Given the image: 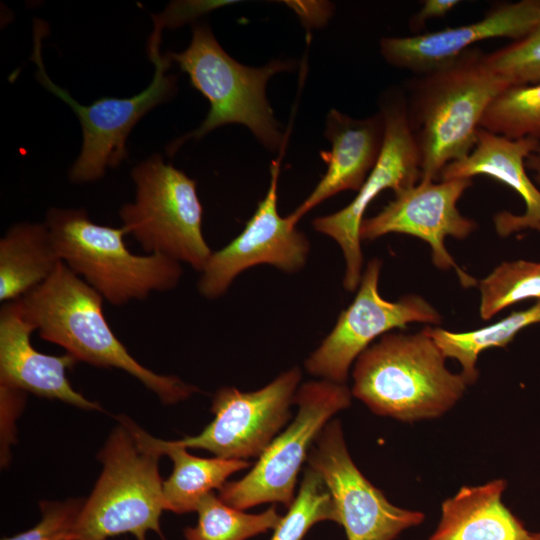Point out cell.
Here are the masks:
<instances>
[{
	"instance_id": "17",
	"label": "cell",
	"mask_w": 540,
	"mask_h": 540,
	"mask_svg": "<svg viewBox=\"0 0 540 540\" xmlns=\"http://www.w3.org/2000/svg\"><path fill=\"white\" fill-rule=\"evenodd\" d=\"M35 331L25 318L18 300L0 310V387L30 392L85 410H99L98 403L75 391L66 370L78 361L69 353L47 355L31 344Z\"/></svg>"
},
{
	"instance_id": "11",
	"label": "cell",
	"mask_w": 540,
	"mask_h": 540,
	"mask_svg": "<svg viewBox=\"0 0 540 540\" xmlns=\"http://www.w3.org/2000/svg\"><path fill=\"white\" fill-rule=\"evenodd\" d=\"M381 266L379 259L368 262L354 300L306 360L310 374L344 384L351 364L377 337L412 322H441L439 312L420 296L407 295L397 301L384 299L378 290Z\"/></svg>"
},
{
	"instance_id": "15",
	"label": "cell",
	"mask_w": 540,
	"mask_h": 540,
	"mask_svg": "<svg viewBox=\"0 0 540 540\" xmlns=\"http://www.w3.org/2000/svg\"><path fill=\"white\" fill-rule=\"evenodd\" d=\"M472 185V179L453 178L436 181L420 180L397 194L378 214L364 218L360 226L361 240H374L388 233H403L428 243L432 261L441 270L453 268L463 286L476 280L459 268L445 247L447 236L465 239L477 227L463 216L457 203Z\"/></svg>"
},
{
	"instance_id": "28",
	"label": "cell",
	"mask_w": 540,
	"mask_h": 540,
	"mask_svg": "<svg viewBox=\"0 0 540 540\" xmlns=\"http://www.w3.org/2000/svg\"><path fill=\"white\" fill-rule=\"evenodd\" d=\"M490 67L510 86L540 82V27L522 39L487 53Z\"/></svg>"
},
{
	"instance_id": "32",
	"label": "cell",
	"mask_w": 540,
	"mask_h": 540,
	"mask_svg": "<svg viewBox=\"0 0 540 540\" xmlns=\"http://www.w3.org/2000/svg\"><path fill=\"white\" fill-rule=\"evenodd\" d=\"M536 539L540 540V533H535Z\"/></svg>"
},
{
	"instance_id": "26",
	"label": "cell",
	"mask_w": 540,
	"mask_h": 540,
	"mask_svg": "<svg viewBox=\"0 0 540 540\" xmlns=\"http://www.w3.org/2000/svg\"><path fill=\"white\" fill-rule=\"evenodd\" d=\"M480 316L489 320L518 302L540 299V262H503L479 281Z\"/></svg>"
},
{
	"instance_id": "31",
	"label": "cell",
	"mask_w": 540,
	"mask_h": 540,
	"mask_svg": "<svg viewBox=\"0 0 540 540\" xmlns=\"http://www.w3.org/2000/svg\"><path fill=\"white\" fill-rule=\"evenodd\" d=\"M526 168L533 172L534 181L540 186V142L526 159Z\"/></svg>"
},
{
	"instance_id": "1",
	"label": "cell",
	"mask_w": 540,
	"mask_h": 540,
	"mask_svg": "<svg viewBox=\"0 0 540 540\" xmlns=\"http://www.w3.org/2000/svg\"><path fill=\"white\" fill-rule=\"evenodd\" d=\"M486 56L473 47L409 82L406 110L419 151L420 180H439L448 164L472 151L485 111L510 86Z\"/></svg>"
},
{
	"instance_id": "12",
	"label": "cell",
	"mask_w": 540,
	"mask_h": 540,
	"mask_svg": "<svg viewBox=\"0 0 540 540\" xmlns=\"http://www.w3.org/2000/svg\"><path fill=\"white\" fill-rule=\"evenodd\" d=\"M300 379L301 372L294 367L256 391L223 387L213 397L210 424L196 436L173 442L223 459L259 457L290 418Z\"/></svg>"
},
{
	"instance_id": "24",
	"label": "cell",
	"mask_w": 540,
	"mask_h": 540,
	"mask_svg": "<svg viewBox=\"0 0 540 540\" xmlns=\"http://www.w3.org/2000/svg\"><path fill=\"white\" fill-rule=\"evenodd\" d=\"M198 521L184 530L186 540H246L275 529L281 516L275 506L259 514H249L223 502L214 492L199 502Z\"/></svg>"
},
{
	"instance_id": "18",
	"label": "cell",
	"mask_w": 540,
	"mask_h": 540,
	"mask_svg": "<svg viewBox=\"0 0 540 540\" xmlns=\"http://www.w3.org/2000/svg\"><path fill=\"white\" fill-rule=\"evenodd\" d=\"M539 141L533 138L510 139L480 128L472 151L463 159L448 164L439 179L485 175L515 190L523 199L525 211H507L494 216L497 233L507 237L522 230L540 232V190L527 174L526 159Z\"/></svg>"
},
{
	"instance_id": "19",
	"label": "cell",
	"mask_w": 540,
	"mask_h": 540,
	"mask_svg": "<svg viewBox=\"0 0 540 540\" xmlns=\"http://www.w3.org/2000/svg\"><path fill=\"white\" fill-rule=\"evenodd\" d=\"M384 131L380 112L356 119L331 109L325 122V136L331 142V151L320 154L327 163V170L288 219L296 225L308 211L331 196L345 190L358 191L379 158Z\"/></svg>"
},
{
	"instance_id": "8",
	"label": "cell",
	"mask_w": 540,
	"mask_h": 540,
	"mask_svg": "<svg viewBox=\"0 0 540 540\" xmlns=\"http://www.w3.org/2000/svg\"><path fill=\"white\" fill-rule=\"evenodd\" d=\"M154 19L155 27L148 43V55L155 65L152 82L133 97H105L90 105L77 102L47 75L41 53L47 28L42 21H35L31 60L37 66L36 78L74 111L82 127L83 144L69 172L71 182H93L102 178L107 168L117 167L127 158L126 140L132 128L146 113L171 98L175 92V78L167 74L171 60L167 55L162 56L159 50L161 30L165 26L158 18Z\"/></svg>"
},
{
	"instance_id": "25",
	"label": "cell",
	"mask_w": 540,
	"mask_h": 540,
	"mask_svg": "<svg viewBox=\"0 0 540 540\" xmlns=\"http://www.w3.org/2000/svg\"><path fill=\"white\" fill-rule=\"evenodd\" d=\"M480 128L510 139L540 142V82L502 91L485 111Z\"/></svg>"
},
{
	"instance_id": "4",
	"label": "cell",
	"mask_w": 540,
	"mask_h": 540,
	"mask_svg": "<svg viewBox=\"0 0 540 540\" xmlns=\"http://www.w3.org/2000/svg\"><path fill=\"white\" fill-rule=\"evenodd\" d=\"M99 453L103 469L79 512L70 540H106L130 533L146 540L148 531L161 536L164 510L159 439L125 415Z\"/></svg>"
},
{
	"instance_id": "29",
	"label": "cell",
	"mask_w": 540,
	"mask_h": 540,
	"mask_svg": "<svg viewBox=\"0 0 540 540\" xmlns=\"http://www.w3.org/2000/svg\"><path fill=\"white\" fill-rule=\"evenodd\" d=\"M85 500L41 502V519L32 528L2 540H70L71 532Z\"/></svg>"
},
{
	"instance_id": "22",
	"label": "cell",
	"mask_w": 540,
	"mask_h": 540,
	"mask_svg": "<svg viewBox=\"0 0 540 540\" xmlns=\"http://www.w3.org/2000/svg\"><path fill=\"white\" fill-rule=\"evenodd\" d=\"M159 443L173 462L172 473L162 484L164 510L177 514L196 511L202 498L250 466L247 460L196 457L173 441L159 439Z\"/></svg>"
},
{
	"instance_id": "3",
	"label": "cell",
	"mask_w": 540,
	"mask_h": 540,
	"mask_svg": "<svg viewBox=\"0 0 540 540\" xmlns=\"http://www.w3.org/2000/svg\"><path fill=\"white\" fill-rule=\"evenodd\" d=\"M445 359L426 327L414 334L388 332L356 359L351 393L373 413L402 422L440 417L468 386Z\"/></svg>"
},
{
	"instance_id": "5",
	"label": "cell",
	"mask_w": 540,
	"mask_h": 540,
	"mask_svg": "<svg viewBox=\"0 0 540 540\" xmlns=\"http://www.w3.org/2000/svg\"><path fill=\"white\" fill-rule=\"evenodd\" d=\"M45 223L61 261L113 305L144 300L176 287L179 262L129 251L125 228L94 223L84 209L51 208Z\"/></svg>"
},
{
	"instance_id": "27",
	"label": "cell",
	"mask_w": 540,
	"mask_h": 540,
	"mask_svg": "<svg viewBox=\"0 0 540 540\" xmlns=\"http://www.w3.org/2000/svg\"><path fill=\"white\" fill-rule=\"evenodd\" d=\"M274 529L270 540H302L309 529L321 521L339 524L333 498L321 475L308 466L297 496Z\"/></svg>"
},
{
	"instance_id": "13",
	"label": "cell",
	"mask_w": 540,
	"mask_h": 540,
	"mask_svg": "<svg viewBox=\"0 0 540 540\" xmlns=\"http://www.w3.org/2000/svg\"><path fill=\"white\" fill-rule=\"evenodd\" d=\"M306 461L330 491L348 540H394L425 519L420 511L393 505L361 473L347 450L337 419L321 430Z\"/></svg>"
},
{
	"instance_id": "2",
	"label": "cell",
	"mask_w": 540,
	"mask_h": 540,
	"mask_svg": "<svg viewBox=\"0 0 540 540\" xmlns=\"http://www.w3.org/2000/svg\"><path fill=\"white\" fill-rule=\"evenodd\" d=\"M104 298L61 262L53 275L18 299L39 336L78 362L117 368L140 381L165 404L187 399L196 387L140 364L116 337L103 313Z\"/></svg>"
},
{
	"instance_id": "16",
	"label": "cell",
	"mask_w": 540,
	"mask_h": 540,
	"mask_svg": "<svg viewBox=\"0 0 540 540\" xmlns=\"http://www.w3.org/2000/svg\"><path fill=\"white\" fill-rule=\"evenodd\" d=\"M540 27V0L499 4L475 22L419 33L383 37L380 52L390 65L421 75L435 70L488 39L524 38Z\"/></svg>"
},
{
	"instance_id": "30",
	"label": "cell",
	"mask_w": 540,
	"mask_h": 540,
	"mask_svg": "<svg viewBox=\"0 0 540 540\" xmlns=\"http://www.w3.org/2000/svg\"><path fill=\"white\" fill-rule=\"evenodd\" d=\"M459 3V0H424L422 7L410 19L411 31L419 34L428 20L444 17Z\"/></svg>"
},
{
	"instance_id": "6",
	"label": "cell",
	"mask_w": 540,
	"mask_h": 540,
	"mask_svg": "<svg viewBox=\"0 0 540 540\" xmlns=\"http://www.w3.org/2000/svg\"><path fill=\"white\" fill-rule=\"evenodd\" d=\"M166 55L210 103L201 125L170 143V155L184 142L200 139L226 124L246 126L270 151L283 148L284 136L266 99L265 88L273 75L292 69V62L273 60L259 68L242 65L226 53L205 24L193 27L191 42L184 51Z\"/></svg>"
},
{
	"instance_id": "10",
	"label": "cell",
	"mask_w": 540,
	"mask_h": 540,
	"mask_svg": "<svg viewBox=\"0 0 540 540\" xmlns=\"http://www.w3.org/2000/svg\"><path fill=\"white\" fill-rule=\"evenodd\" d=\"M380 113L385 124L382 149L356 197L341 210L313 221L317 232L340 246L346 262L343 285L350 292L358 288L362 277L360 226L369 204L383 190L392 189L397 194L416 185L421 178L420 156L407 116L405 94L389 93L381 102Z\"/></svg>"
},
{
	"instance_id": "14",
	"label": "cell",
	"mask_w": 540,
	"mask_h": 540,
	"mask_svg": "<svg viewBox=\"0 0 540 540\" xmlns=\"http://www.w3.org/2000/svg\"><path fill=\"white\" fill-rule=\"evenodd\" d=\"M281 156L270 166V184L243 231L222 249L212 252L198 282L208 299L222 296L233 280L250 267L268 264L287 273L306 264L310 245L288 217L278 212V179Z\"/></svg>"
},
{
	"instance_id": "9",
	"label": "cell",
	"mask_w": 540,
	"mask_h": 540,
	"mask_svg": "<svg viewBox=\"0 0 540 540\" xmlns=\"http://www.w3.org/2000/svg\"><path fill=\"white\" fill-rule=\"evenodd\" d=\"M351 395L345 384L325 379L302 384L294 396L298 410L293 422L272 440L250 472L218 490L219 498L240 510L263 503L289 507L313 443L331 417L350 406Z\"/></svg>"
},
{
	"instance_id": "20",
	"label": "cell",
	"mask_w": 540,
	"mask_h": 540,
	"mask_svg": "<svg viewBox=\"0 0 540 540\" xmlns=\"http://www.w3.org/2000/svg\"><path fill=\"white\" fill-rule=\"evenodd\" d=\"M504 479L463 486L441 506V518L428 540H537L505 506Z\"/></svg>"
},
{
	"instance_id": "21",
	"label": "cell",
	"mask_w": 540,
	"mask_h": 540,
	"mask_svg": "<svg viewBox=\"0 0 540 540\" xmlns=\"http://www.w3.org/2000/svg\"><path fill=\"white\" fill-rule=\"evenodd\" d=\"M61 262L45 222L13 225L0 239V300L20 299L47 281Z\"/></svg>"
},
{
	"instance_id": "23",
	"label": "cell",
	"mask_w": 540,
	"mask_h": 540,
	"mask_svg": "<svg viewBox=\"0 0 540 540\" xmlns=\"http://www.w3.org/2000/svg\"><path fill=\"white\" fill-rule=\"evenodd\" d=\"M540 323V299L531 307L514 311L500 321L468 332H451L427 326L446 358L457 360L461 375L467 384H473L479 375L476 363L480 353L492 347H505L522 329Z\"/></svg>"
},
{
	"instance_id": "7",
	"label": "cell",
	"mask_w": 540,
	"mask_h": 540,
	"mask_svg": "<svg viewBox=\"0 0 540 540\" xmlns=\"http://www.w3.org/2000/svg\"><path fill=\"white\" fill-rule=\"evenodd\" d=\"M135 200L119 216L146 254H160L201 272L212 251L202 233L203 208L197 182L159 154L131 172Z\"/></svg>"
}]
</instances>
